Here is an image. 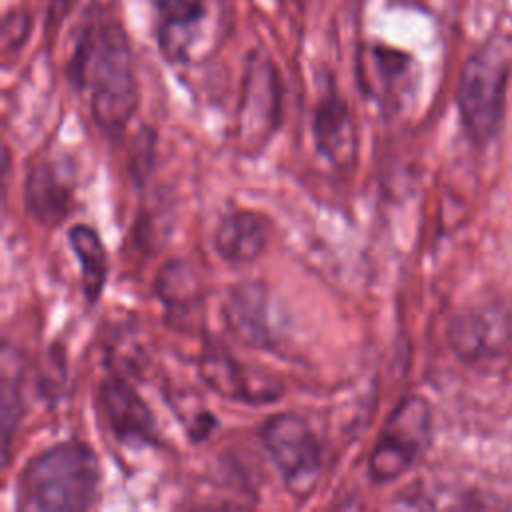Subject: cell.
Listing matches in <instances>:
<instances>
[{"instance_id":"8fae6325","label":"cell","mask_w":512,"mask_h":512,"mask_svg":"<svg viewBox=\"0 0 512 512\" xmlns=\"http://www.w3.org/2000/svg\"><path fill=\"white\" fill-rule=\"evenodd\" d=\"M72 188L62 172L50 162L40 160L28 172L24 184V202L28 214L44 226H58L70 212Z\"/></svg>"},{"instance_id":"ac0fdd59","label":"cell","mask_w":512,"mask_h":512,"mask_svg":"<svg viewBox=\"0 0 512 512\" xmlns=\"http://www.w3.org/2000/svg\"><path fill=\"white\" fill-rule=\"evenodd\" d=\"M18 374L16 370L12 372L8 366V360H2V450H4V462L8 460V450H10V440L14 436V430L18 426L20 414H22V400H20V386H18Z\"/></svg>"},{"instance_id":"d6986e66","label":"cell","mask_w":512,"mask_h":512,"mask_svg":"<svg viewBox=\"0 0 512 512\" xmlns=\"http://www.w3.org/2000/svg\"><path fill=\"white\" fill-rule=\"evenodd\" d=\"M32 18L26 10H8L2 18V52L10 54L22 48L28 40Z\"/></svg>"},{"instance_id":"277c9868","label":"cell","mask_w":512,"mask_h":512,"mask_svg":"<svg viewBox=\"0 0 512 512\" xmlns=\"http://www.w3.org/2000/svg\"><path fill=\"white\" fill-rule=\"evenodd\" d=\"M260 440L282 474L286 490L306 500L320 478L322 450L316 432L298 414H276L260 430Z\"/></svg>"},{"instance_id":"6da1fadb","label":"cell","mask_w":512,"mask_h":512,"mask_svg":"<svg viewBox=\"0 0 512 512\" xmlns=\"http://www.w3.org/2000/svg\"><path fill=\"white\" fill-rule=\"evenodd\" d=\"M70 76L88 92L92 116L104 132L118 134L128 126L138 108V84L130 44L118 22L98 20L82 30Z\"/></svg>"},{"instance_id":"9a60e30c","label":"cell","mask_w":512,"mask_h":512,"mask_svg":"<svg viewBox=\"0 0 512 512\" xmlns=\"http://www.w3.org/2000/svg\"><path fill=\"white\" fill-rule=\"evenodd\" d=\"M356 66L362 90L370 98L384 102L390 98L398 80L404 76L408 58L406 54L382 44H364L358 50Z\"/></svg>"},{"instance_id":"7a4b0ae2","label":"cell","mask_w":512,"mask_h":512,"mask_svg":"<svg viewBox=\"0 0 512 512\" xmlns=\"http://www.w3.org/2000/svg\"><path fill=\"white\" fill-rule=\"evenodd\" d=\"M100 486V464L92 448L68 440L36 454L20 476V506L30 510H86Z\"/></svg>"},{"instance_id":"ba28073f","label":"cell","mask_w":512,"mask_h":512,"mask_svg":"<svg viewBox=\"0 0 512 512\" xmlns=\"http://www.w3.org/2000/svg\"><path fill=\"white\" fill-rule=\"evenodd\" d=\"M102 412L112 434L126 444H156L158 426L144 398L120 376L110 374L98 388Z\"/></svg>"},{"instance_id":"5b68a950","label":"cell","mask_w":512,"mask_h":512,"mask_svg":"<svg viewBox=\"0 0 512 512\" xmlns=\"http://www.w3.org/2000/svg\"><path fill=\"white\" fill-rule=\"evenodd\" d=\"M432 414L424 398H404L388 416L368 458L374 482H392L418 460L430 442Z\"/></svg>"},{"instance_id":"30bf717a","label":"cell","mask_w":512,"mask_h":512,"mask_svg":"<svg viewBox=\"0 0 512 512\" xmlns=\"http://www.w3.org/2000/svg\"><path fill=\"white\" fill-rule=\"evenodd\" d=\"M314 140L318 152L334 166L350 164L356 152L352 116L346 102L330 86L318 100L314 112Z\"/></svg>"},{"instance_id":"e0dca14e","label":"cell","mask_w":512,"mask_h":512,"mask_svg":"<svg viewBox=\"0 0 512 512\" xmlns=\"http://www.w3.org/2000/svg\"><path fill=\"white\" fill-rule=\"evenodd\" d=\"M198 278L186 260H172L156 276V294L168 312L182 316L198 302Z\"/></svg>"},{"instance_id":"52a82bcc","label":"cell","mask_w":512,"mask_h":512,"mask_svg":"<svg viewBox=\"0 0 512 512\" xmlns=\"http://www.w3.org/2000/svg\"><path fill=\"white\" fill-rule=\"evenodd\" d=\"M200 376L218 396L234 402L266 404L282 394L278 382L252 372L228 348L212 340L202 350Z\"/></svg>"},{"instance_id":"8992f818","label":"cell","mask_w":512,"mask_h":512,"mask_svg":"<svg viewBox=\"0 0 512 512\" xmlns=\"http://www.w3.org/2000/svg\"><path fill=\"white\" fill-rule=\"evenodd\" d=\"M282 116V80L274 62L252 52L244 66L238 104V144L246 152L266 146Z\"/></svg>"},{"instance_id":"4fadbf2b","label":"cell","mask_w":512,"mask_h":512,"mask_svg":"<svg viewBox=\"0 0 512 512\" xmlns=\"http://www.w3.org/2000/svg\"><path fill=\"white\" fill-rule=\"evenodd\" d=\"M224 318L228 328L244 344L254 348L272 346V332L266 314L264 290L256 284L236 286L224 304Z\"/></svg>"},{"instance_id":"5bb4252c","label":"cell","mask_w":512,"mask_h":512,"mask_svg":"<svg viewBox=\"0 0 512 512\" xmlns=\"http://www.w3.org/2000/svg\"><path fill=\"white\" fill-rule=\"evenodd\" d=\"M160 12V48L172 62H184L190 56V30L206 16L204 0H152Z\"/></svg>"},{"instance_id":"9c48e42d","label":"cell","mask_w":512,"mask_h":512,"mask_svg":"<svg viewBox=\"0 0 512 512\" xmlns=\"http://www.w3.org/2000/svg\"><path fill=\"white\" fill-rule=\"evenodd\" d=\"M510 336V318L500 306H482L454 318L450 344L458 356L478 360L498 354Z\"/></svg>"},{"instance_id":"3957f363","label":"cell","mask_w":512,"mask_h":512,"mask_svg":"<svg viewBox=\"0 0 512 512\" xmlns=\"http://www.w3.org/2000/svg\"><path fill=\"white\" fill-rule=\"evenodd\" d=\"M512 70V40L490 38L462 68L458 86V110L466 132L476 140H488L500 126L506 86Z\"/></svg>"},{"instance_id":"ffe728a7","label":"cell","mask_w":512,"mask_h":512,"mask_svg":"<svg viewBox=\"0 0 512 512\" xmlns=\"http://www.w3.org/2000/svg\"><path fill=\"white\" fill-rule=\"evenodd\" d=\"M74 0H48L46 2V24L58 26V22L70 12Z\"/></svg>"},{"instance_id":"7c38bea8","label":"cell","mask_w":512,"mask_h":512,"mask_svg":"<svg viewBox=\"0 0 512 512\" xmlns=\"http://www.w3.org/2000/svg\"><path fill=\"white\" fill-rule=\"evenodd\" d=\"M270 226L252 210H236L222 218L214 234V246L222 260L250 264L268 248Z\"/></svg>"},{"instance_id":"2e32d148","label":"cell","mask_w":512,"mask_h":512,"mask_svg":"<svg viewBox=\"0 0 512 512\" xmlns=\"http://www.w3.org/2000/svg\"><path fill=\"white\" fill-rule=\"evenodd\" d=\"M68 242H70V248L76 254L78 264H80L84 298L90 304H94L102 294L106 274H108L106 250H104L96 230H92L90 226H84V224H78V226L70 228Z\"/></svg>"}]
</instances>
